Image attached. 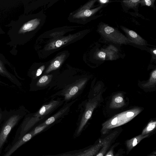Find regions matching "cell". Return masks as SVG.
I'll return each mask as SVG.
<instances>
[{"label": "cell", "instance_id": "1", "mask_svg": "<svg viewBox=\"0 0 156 156\" xmlns=\"http://www.w3.org/2000/svg\"><path fill=\"white\" fill-rule=\"evenodd\" d=\"M99 33L107 40L118 44L132 43L128 38L114 28L102 24L99 27Z\"/></svg>", "mask_w": 156, "mask_h": 156}, {"label": "cell", "instance_id": "2", "mask_svg": "<svg viewBox=\"0 0 156 156\" xmlns=\"http://www.w3.org/2000/svg\"><path fill=\"white\" fill-rule=\"evenodd\" d=\"M20 119L19 115L11 116L6 122L0 131V150L5 142L8 135Z\"/></svg>", "mask_w": 156, "mask_h": 156}, {"label": "cell", "instance_id": "3", "mask_svg": "<svg viewBox=\"0 0 156 156\" xmlns=\"http://www.w3.org/2000/svg\"><path fill=\"white\" fill-rule=\"evenodd\" d=\"M80 35V33L79 32L55 40L49 43L46 46L45 50L49 51L58 48L75 39Z\"/></svg>", "mask_w": 156, "mask_h": 156}, {"label": "cell", "instance_id": "4", "mask_svg": "<svg viewBox=\"0 0 156 156\" xmlns=\"http://www.w3.org/2000/svg\"><path fill=\"white\" fill-rule=\"evenodd\" d=\"M95 1V0L92 1L87 3L79 11L74 14V17L80 18L89 17L98 11L103 6L102 5L93 9H89Z\"/></svg>", "mask_w": 156, "mask_h": 156}, {"label": "cell", "instance_id": "5", "mask_svg": "<svg viewBox=\"0 0 156 156\" xmlns=\"http://www.w3.org/2000/svg\"><path fill=\"white\" fill-rule=\"evenodd\" d=\"M97 103L96 102H90L87 103L86 106L85 111L82 118L77 133H79L87 123V121L90 118L93 111L96 106Z\"/></svg>", "mask_w": 156, "mask_h": 156}, {"label": "cell", "instance_id": "6", "mask_svg": "<svg viewBox=\"0 0 156 156\" xmlns=\"http://www.w3.org/2000/svg\"><path fill=\"white\" fill-rule=\"evenodd\" d=\"M121 27L126 33L128 37V38L131 41L132 43L140 45L146 44L145 40L135 31L124 27Z\"/></svg>", "mask_w": 156, "mask_h": 156}, {"label": "cell", "instance_id": "7", "mask_svg": "<svg viewBox=\"0 0 156 156\" xmlns=\"http://www.w3.org/2000/svg\"><path fill=\"white\" fill-rule=\"evenodd\" d=\"M30 133L25 134L21 139H18L3 156H10L12 154L32 137Z\"/></svg>", "mask_w": 156, "mask_h": 156}, {"label": "cell", "instance_id": "8", "mask_svg": "<svg viewBox=\"0 0 156 156\" xmlns=\"http://www.w3.org/2000/svg\"><path fill=\"white\" fill-rule=\"evenodd\" d=\"M40 23V20L38 19L30 20L24 23L18 31V33L23 34L33 30L38 27Z\"/></svg>", "mask_w": 156, "mask_h": 156}, {"label": "cell", "instance_id": "9", "mask_svg": "<svg viewBox=\"0 0 156 156\" xmlns=\"http://www.w3.org/2000/svg\"><path fill=\"white\" fill-rule=\"evenodd\" d=\"M66 56V54L63 53L56 57L46 69V73H48L51 71L58 68L64 61Z\"/></svg>", "mask_w": 156, "mask_h": 156}, {"label": "cell", "instance_id": "10", "mask_svg": "<svg viewBox=\"0 0 156 156\" xmlns=\"http://www.w3.org/2000/svg\"><path fill=\"white\" fill-rule=\"evenodd\" d=\"M103 146V144L101 141L98 144L91 147L90 148L83 152H80L74 156H93L99 151V149Z\"/></svg>", "mask_w": 156, "mask_h": 156}, {"label": "cell", "instance_id": "11", "mask_svg": "<svg viewBox=\"0 0 156 156\" xmlns=\"http://www.w3.org/2000/svg\"><path fill=\"white\" fill-rule=\"evenodd\" d=\"M57 101H53L48 104L42 106L34 116L38 117L47 114L58 104Z\"/></svg>", "mask_w": 156, "mask_h": 156}, {"label": "cell", "instance_id": "12", "mask_svg": "<svg viewBox=\"0 0 156 156\" xmlns=\"http://www.w3.org/2000/svg\"><path fill=\"white\" fill-rule=\"evenodd\" d=\"M86 81V80H81L71 87L65 94V99L68 100L75 95L83 86Z\"/></svg>", "mask_w": 156, "mask_h": 156}, {"label": "cell", "instance_id": "13", "mask_svg": "<svg viewBox=\"0 0 156 156\" xmlns=\"http://www.w3.org/2000/svg\"><path fill=\"white\" fill-rule=\"evenodd\" d=\"M149 135L148 134L143 136L140 134L127 140L126 141V145L129 151L131 150L141 140L147 137Z\"/></svg>", "mask_w": 156, "mask_h": 156}, {"label": "cell", "instance_id": "14", "mask_svg": "<svg viewBox=\"0 0 156 156\" xmlns=\"http://www.w3.org/2000/svg\"><path fill=\"white\" fill-rule=\"evenodd\" d=\"M156 122L155 121H151L149 122L145 128L143 130L141 135L143 136L149 134L155 128Z\"/></svg>", "mask_w": 156, "mask_h": 156}, {"label": "cell", "instance_id": "15", "mask_svg": "<svg viewBox=\"0 0 156 156\" xmlns=\"http://www.w3.org/2000/svg\"><path fill=\"white\" fill-rule=\"evenodd\" d=\"M51 77V76L50 75L43 76L39 80L37 83V85L42 86L47 84L50 81Z\"/></svg>", "mask_w": 156, "mask_h": 156}, {"label": "cell", "instance_id": "16", "mask_svg": "<svg viewBox=\"0 0 156 156\" xmlns=\"http://www.w3.org/2000/svg\"><path fill=\"white\" fill-rule=\"evenodd\" d=\"M0 73L5 76L11 80L13 81V79L12 76H11L5 68L2 62L0 60Z\"/></svg>", "mask_w": 156, "mask_h": 156}, {"label": "cell", "instance_id": "17", "mask_svg": "<svg viewBox=\"0 0 156 156\" xmlns=\"http://www.w3.org/2000/svg\"><path fill=\"white\" fill-rule=\"evenodd\" d=\"M140 0H124L123 2L125 5L129 8H134L139 3Z\"/></svg>", "mask_w": 156, "mask_h": 156}, {"label": "cell", "instance_id": "18", "mask_svg": "<svg viewBox=\"0 0 156 156\" xmlns=\"http://www.w3.org/2000/svg\"><path fill=\"white\" fill-rule=\"evenodd\" d=\"M110 142H106L103 145L102 148L96 156H104L108 149Z\"/></svg>", "mask_w": 156, "mask_h": 156}, {"label": "cell", "instance_id": "19", "mask_svg": "<svg viewBox=\"0 0 156 156\" xmlns=\"http://www.w3.org/2000/svg\"><path fill=\"white\" fill-rule=\"evenodd\" d=\"M65 110V109L62 110V111H61L58 112L57 114H56L55 115L49 118L45 121V125H48L54 122L55 120V119L58 118V116L61 115L62 113L64 112L65 111L64 110Z\"/></svg>", "mask_w": 156, "mask_h": 156}, {"label": "cell", "instance_id": "20", "mask_svg": "<svg viewBox=\"0 0 156 156\" xmlns=\"http://www.w3.org/2000/svg\"><path fill=\"white\" fill-rule=\"evenodd\" d=\"M156 71L154 70L152 73L149 82L144 85V87H147L153 84L156 83Z\"/></svg>", "mask_w": 156, "mask_h": 156}, {"label": "cell", "instance_id": "21", "mask_svg": "<svg viewBox=\"0 0 156 156\" xmlns=\"http://www.w3.org/2000/svg\"><path fill=\"white\" fill-rule=\"evenodd\" d=\"M154 0H143L140 1L139 3L142 5H147L152 7L154 5Z\"/></svg>", "mask_w": 156, "mask_h": 156}, {"label": "cell", "instance_id": "22", "mask_svg": "<svg viewBox=\"0 0 156 156\" xmlns=\"http://www.w3.org/2000/svg\"><path fill=\"white\" fill-rule=\"evenodd\" d=\"M46 126V125H43L42 126L36 127L33 132L30 133L32 135V136H34L36 134L41 132L43 130Z\"/></svg>", "mask_w": 156, "mask_h": 156}, {"label": "cell", "instance_id": "23", "mask_svg": "<svg viewBox=\"0 0 156 156\" xmlns=\"http://www.w3.org/2000/svg\"><path fill=\"white\" fill-rule=\"evenodd\" d=\"M45 68V66L44 65L41 66L37 70L36 75L37 76H40L42 73V71L44 70Z\"/></svg>", "mask_w": 156, "mask_h": 156}, {"label": "cell", "instance_id": "24", "mask_svg": "<svg viewBox=\"0 0 156 156\" xmlns=\"http://www.w3.org/2000/svg\"><path fill=\"white\" fill-rule=\"evenodd\" d=\"M98 56L100 58L105 59L106 56V53L104 51H99L98 54Z\"/></svg>", "mask_w": 156, "mask_h": 156}, {"label": "cell", "instance_id": "25", "mask_svg": "<svg viewBox=\"0 0 156 156\" xmlns=\"http://www.w3.org/2000/svg\"><path fill=\"white\" fill-rule=\"evenodd\" d=\"M114 101L116 103H119L123 102V99L122 97L120 96H118L115 98Z\"/></svg>", "mask_w": 156, "mask_h": 156}, {"label": "cell", "instance_id": "26", "mask_svg": "<svg viewBox=\"0 0 156 156\" xmlns=\"http://www.w3.org/2000/svg\"><path fill=\"white\" fill-rule=\"evenodd\" d=\"M105 156H115L114 155L113 149L112 148L110 150Z\"/></svg>", "mask_w": 156, "mask_h": 156}, {"label": "cell", "instance_id": "27", "mask_svg": "<svg viewBox=\"0 0 156 156\" xmlns=\"http://www.w3.org/2000/svg\"><path fill=\"white\" fill-rule=\"evenodd\" d=\"M99 1L102 4H105L109 2V1L108 0H100Z\"/></svg>", "mask_w": 156, "mask_h": 156}, {"label": "cell", "instance_id": "28", "mask_svg": "<svg viewBox=\"0 0 156 156\" xmlns=\"http://www.w3.org/2000/svg\"><path fill=\"white\" fill-rule=\"evenodd\" d=\"M74 155L75 154H65L58 156H74Z\"/></svg>", "mask_w": 156, "mask_h": 156}, {"label": "cell", "instance_id": "29", "mask_svg": "<svg viewBox=\"0 0 156 156\" xmlns=\"http://www.w3.org/2000/svg\"><path fill=\"white\" fill-rule=\"evenodd\" d=\"M153 53L155 55L156 54V49L154 50L153 51Z\"/></svg>", "mask_w": 156, "mask_h": 156}, {"label": "cell", "instance_id": "30", "mask_svg": "<svg viewBox=\"0 0 156 156\" xmlns=\"http://www.w3.org/2000/svg\"><path fill=\"white\" fill-rule=\"evenodd\" d=\"M149 156H156V155L154 154H152V155H151Z\"/></svg>", "mask_w": 156, "mask_h": 156}]
</instances>
